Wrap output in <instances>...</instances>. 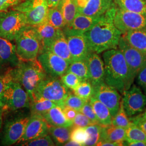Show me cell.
<instances>
[{
	"instance_id": "1",
	"label": "cell",
	"mask_w": 146,
	"mask_h": 146,
	"mask_svg": "<svg viewBox=\"0 0 146 146\" xmlns=\"http://www.w3.org/2000/svg\"><path fill=\"white\" fill-rule=\"evenodd\" d=\"M115 11L116 5L101 16L99 21L84 33L91 52L100 54L118 48L122 33L114 23Z\"/></svg>"
},
{
	"instance_id": "2",
	"label": "cell",
	"mask_w": 146,
	"mask_h": 146,
	"mask_svg": "<svg viewBox=\"0 0 146 146\" xmlns=\"http://www.w3.org/2000/svg\"><path fill=\"white\" fill-rule=\"evenodd\" d=\"M104 82L123 94L133 84L130 69L123 54L117 49H112L104 52Z\"/></svg>"
},
{
	"instance_id": "3",
	"label": "cell",
	"mask_w": 146,
	"mask_h": 146,
	"mask_svg": "<svg viewBox=\"0 0 146 146\" xmlns=\"http://www.w3.org/2000/svg\"><path fill=\"white\" fill-rule=\"evenodd\" d=\"M11 72L13 79L25 89L31 100L38 84L47 76V74L37 59L20 61L19 65L12 69Z\"/></svg>"
},
{
	"instance_id": "4",
	"label": "cell",
	"mask_w": 146,
	"mask_h": 146,
	"mask_svg": "<svg viewBox=\"0 0 146 146\" xmlns=\"http://www.w3.org/2000/svg\"><path fill=\"white\" fill-rule=\"evenodd\" d=\"M70 93L58 78L48 75L38 84L31 100H48L55 102L62 108L64 107V100Z\"/></svg>"
},
{
	"instance_id": "5",
	"label": "cell",
	"mask_w": 146,
	"mask_h": 146,
	"mask_svg": "<svg viewBox=\"0 0 146 146\" xmlns=\"http://www.w3.org/2000/svg\"><path fill=\"white\" fill-rule=\"evenodd\" d=\"M15 41L16 51L20 61L35 60L41 52V45L34 27H26Z\"/></svg>"
},
{
	"instance_id": "6",
	"label": "cell",
	"mask_w": 146,
	"mask_h": 146,
	"mask_svg": "<svg viewBox=\"0 0 146 146\" xmlns=\"http://www.w3.org/2000/svg\"><path fill=\"white\" fill-rule=\"evenodd\" d=\"M31 106V99L26 91L18 82L12 79L6 86L0 99V107L3 111H15Z\"/></svg>"
},
{
	"instance_id": "7",
	"label": "cell",
	"mask_w": 146,
	"mask_h": 146,
	"mask_svg": "<svg viewBox=\"0 0 146 146\" xmlns=\"http://www.w3.org/2000/svg\"><path fill=\"white\" fill-rule=\"evenodd\" d=\"M26 19L23 13L13 9L0 12V37L14 41L26 27Z\"/></svg>"
},
{
	"instance_id": "8",
	"label": "cell",
	"mask_w": 146,
	"mask_h": 146,
	"mask_svg": "<svg viewBox=\"0 0 146 146\" xmlns=\"http://www.w3.org/2000/svg\"><path fill=\"white\" fill-rule=\"evenodd\" d=\"M13 8L23 13L28 25L33 27L46 21L49 9L46 0H26Z\"/></svg>"
},
{
	"instance_id": "9",
	"label": "cell",
	"mask_w": 146,
	"mask_h": 146,
	"mask_svg": "<svg viewBox=\"0 0 146 146\" xmlns=\"http://www.w3.org/2000/svg\"><path fill=\"white\" fill-rule=\"evenodd\" d=\"M31 115L19 114L5 121L1 139L2 145L11 146L19 142L24 134Z\"/></svg>"
},
{
	"instance_id": "10",
	"label": "cell",
	"mask_w": 146,
	"mask_h": 146,
	"mask_svg": "<svg viewBox=\"0 0 146 146\" xmlns=\"http://www.w3.org/2000/svg\"><path fill=\"white\" fill-rule=\"evenodd\" d=\"M114 23L122 34L128 31L146 29V15L123 10L116 6Z\"/></svg>"
},
{
	"instance_id": "11",
	"label": "cell",
	"mask_w": 146,
	"mask_h": 146,
	"mask_svg": "<svg viewBox=\"0 0 146 146\" xmlns=\"http://www.w3.org/2000/svg\"><path fill=\"white\" fill-rule=\"evenodd\" d=\"M123 95V106L128 117L138 115L146 109V95L135 84H132Z\"/></svg>"
},
{
	"instance_id": "12",
	"label": "cell",
	"mask_w": 146,
	"mask_h": 146,
	"mask_svg": "<svg viewBox=\"0 0 146 146\" xmlns=\"http://www.w3.org/2000/svg\"><path fill=\"white\" fill-rule=\"evenodd\" d=\"M118 48L123 54L131 75L135 79L138 73L146 64V53L131 47L122 36L120 37Z\"/></svg>"
},
{
	"instance_id": "13",
	"label": "cell",
	"mask_w": 146,
	"mask_h": 146,
	"mask_svg": "<svg viewBox=\"0 0 146 146\" xmlns=\"http://www.w3.org/2000/svg\"><path fill=\"white\" fill-rule=\"evenodd\" d=\"M47 75L61 77L68 70L69 63L49 51L40 53L37 58Z\"/></svg>"
},
{
	"instance_id": "14",
	"label": "cell",
	"mask_w": 146,
	"mask_h": 146,
	"mask_svg": "<svg viewBox=\"0 0 146 146\" xmlns=\"http://www.w3.org/2000/svg\"><path fill=\"white\" fill-rule=\"evenodd\" d=\"M93 97L99 100L108 108L111 117L118 111L121 98L117 89L103 82L94 87Z\"/></svg>"
},
{
	"instance_id": "15",
	"label": "cell",
	"mask_w": 146,
	"mask_h": 146,
	"mask_svg": "<svg viewBox=\"0 0 146 146\" xmlns=\"http://www.w3.org/2000/svg\"><path fill=\"white\" fill-rule=\"evenodd\" d=\"M62 31L68 42L73 61L85 60L91 51L84 34Z\"/></svg>"
},
{
	"instance_id": "16",
	"label": "cell",
	"mask_w": 146,
	"mask_h": 146,
	"mask_svg": "<svg viewBox=\"0 0 146 146\" xmlns=\"http://www.w3.org/2000/svg\"><path fill=\"white\" fill-rule=\"evenodd\" d=\"M20 62L16 51L15 45L11 41L0 37V74L15 68Z\"/></svg>"
},
{
	"instance_id": "17",
	"label": "cell",
	"mask_w": 146,
	"mask_h": 146,
	"mask_svg": "<svg viewBox=\"0 0 146 146\" xmlns=\"http://www.w3.org/2000/svg\"><path fill=\"white\" fill-rule=\"evenodd\" d=\"M49 125L42 115H31L24 134L17 143L47 135L49 134Z\"/></svg>"
},
{
	"instance_id": "18",
	"label": "cell",
	"mask_w": 146,
	"mask_h": 146,
	"mask_svg": "<svg viewBox=\"0 0 146 146\" xmlns=\"http://www.w3.org/2000/svg\"><path fill=\"white\" fill-rule=\"evenodd\" d=\"M85 61L88 69L89 81L93 86L104 82V62L99 54L89 52Z\"/></svg>"
},
{
	"instance_id": "19",
	"label": "cell",
	"mask_w": 146,
	"mask_h": 146,
	"mask_svg": "<svg viewBox=\"0 0 146 146\" xmlns=\"http://www.w3.org/2000/svg\"><path fill=\"white\" fill-rule=\"evenodd\" d=\"M101 17V16L96 17L85 15L78 12L73 21L64 27L62 31L84 34L94 26L99 21Z\"/></svg>"
},
{
	"instance_id": "20",
	"label": "cell",
	"mask_w": 146,
	"mask_h": 146,
	"mask_svg": "<svg viewBox=\"0 0 146 146\" xmlns=\"http://www.w3.org/2000/svg\"><path fill=\"white\" fill-rule=\"evenodd\" d=\"M34 27L41 45V52L47 50L52 41L62 31L55 28L46 21Z\"/></svg>"
},
{
	"instance_id": "21",
	"label": "cell",
	"mask_w": 146,
	"mask_h": 146,
	"mask_svg": "<svg viewBox=\"0 0 146 146\" xmlns=\"http://www.w3.org/2000/svg\"><path fill=\"white\" fill-rule=\"evenodd\" d=\"M115 5L113 0H89L85 6L78 9V12L90 16H101Z\"/></svg>"
},
{
	"instance_id": "22",
	"label": "cell",
	"mask_w": 146,
	"mask_h": 146,
	"mask_svg": "<svg viewBox=\"0 0 146 146\" xmlns=\"http://www.w3.org/2000/svg\"><path fill=\"white\" fill-rule=\"evenodd\" d=\"M46 51L51 52L57 55L69 63L73 61L68 47V42L62 31L52 41Z\"/></svg>"
},
{
	"instance_id": "23",
	"label": "cell",
	"mask_w": 146,
	"mask_h": 146,
	"mask_svg": "<svg viewBox=\"0 0 146 146\" xmlns=\"http://www.w3.org/2000/svg\"><path fill=\"white\" fill-rule=\"evenodd\" d=\"M126 140L125 129L110 125L103 126L101 139L100 141H108L115 142L119 146H124V142Z\"/></svg>"
},
{
	"instance_id": "24",
	"label": "cell",
	"mask_w": 146,
	"mask_h": 146,
	"mask_svg": "<svg viewBox=\"0 0 146 146\" xmlns=\"http://www.w3.org/2000/svg\"><path fill=\"white\" fill-rule=\"evenodd\" d=\"M121 36L131 47L146 53V29L128 31Z\"/></svg>"
},
{
	"instance_id": "25",
	"label": "cell",
	"mask_w": 146,
	"mask_h": 146,
	"mask_svg": "<svg viewBox=\"0 0 146 146\" xmlns=\"http://www.w3.org/2000/svg\"><path fill=\"white\" fill-rule=\"evenodd\" d=\"M43 116L49 126L73 127V122L67 119L62 108L58 106L52 108Z\"/></svg>"
},
{
	"instance_id": "26",
	"label": "cell",
	"mask_w": 146,
	"mask_h": 146,
	"mask_svg": "<svg viewBox=\"0 0 146 146\" xmlns=\"http://www.w3.org/2000/svg\"><path fill=\"white\" fill-rule=\"evenodd\" d=\"M89 102L92 105L100 125L103 126L111 125V115L108 108L99 100L92 97Z\"/></svg>"
},
{
	"instance_id": "27",
	"label": "cell",
	"mask_w": 146,
	"mask_h": 146,
	"mask_svg": "<svg viewBox=\"0 0 146 146\" xmlns=\"http://www.w3.org/2000/svg\"><path fill=\"white\" fill-rule=\"evenodd\" d=\"M115 5L122 9L146 15V0H113Z\"/></svg>"
},
{
	"instance_id": "28",
	"label": "cell",
	"mask_w": 146,
	"mask_h": 146,
	"mask_svg": "<svg viewBox=\"0 0 146 146\" xmlns=\"http://www.w3.org/2000/svg\"><path fill=\"white\" fill-rule=\"evenodd\" d=\"M56 7L62 14L66 26L73 21L78 12V7L74 0H60Z\"/></svg>"
},
{
	"instance_id": "29",
	"label": "cell",
	"mask_w": 146,
	"mask_h": 146,
	"mask_svg": "<svg viewBox=\"0 0 146 146\" xmlns=\"http://www.w3.org/2000/svg\"><path fill=\"white\" fill-rule=\"evenodd\" d=\"M72 127L63 126H49V133L58 146H64V145L70 140V131Z\"/></svg>"
},
{
	"instance_id": "30",
	"label": "cell",
	"mask_w": 146,
	"mask_h": 146,
	"mask_svg": "<svg viewBox=\"0 0 146 146\" xmlns=\"http://www.w3.org/2000/svg\"><path fill=\"white\" fill-rule=\"evenodd\" d=\"M103 125L99 123H92L85 127L88 134V138L85 142L84 146H96L101 141Z\"/></svg>"
},
{
	"instance_id": "31",
	"label": "cell",
	"mask_w": 146,
	"mask_h": 146,
	"mask_svg": "<svg viewBox=\"0 0 146 146\" xmlns=\"http://www.w3.org/2000/svg\"><path fill=\"white\" fill-rule=\"evenodd\" d=\"M58 106L55 102L48 100L41 99L31 102V115H44L52 108Z\"/></svg>"
},
{
	"instance_id": "32",
	"label": "cell",
	"mask_w": 146,
	"mask_h": 146,
	"mask_svg": "<svg viewBox=\"0 0 146 146\" xmlns=\"http://www.w3.org/2000/svg\"><path fill=\"white\" fill-rule=\"evenodd\" d=\"M67 71L77 75L81 81L89 80L88 69L85 60L73 61L69 64Z\"/></svg>"
},
{
	"instance_id": "33",
	"label": "cell",
	"mask_w": 146,
	"mask_h": 146,
	"mask_svg": "<svg viewBox=\"0 0 146 146\" xmlns=\"http://www.w3.org/2000/svg\"><path fill=\"white\" fill-rule=\"evenodd\" d=\"M46 22L56 28L62 29L66 23L62 13L57 7L49 8Z\"/></svg>"
},
{
	"instance_id": "34",
	"label": "cell",
	"mask_w": 146,
	"mask_h": 146,
	"mask_svg": "<svg viewBox=\"0 0 146 146\" xmlns=\"http://www.w3.org/2000/svg\"><path fill=\"white\" fill-rule=\"evenodd\" d=\"M131 123L132 122L125 113L121 99L118 111L113 117H111V125L126 129L130 126Z\"/></svg>"
},
{
	"instance_id": "35",
	"label": "cell",
	"mask_w": 146,
	"mask_h": 146,
	"mask_svg": "<svg viewBox=\"0 0 146 146\" xmlns=\"http://www.w3.org/2000/svg\"><path fill=\"white\" fill-rule=\"evenodd\" d=\"M73 91L74 94L80 98L86 101H89L93 95L94 87L89 80L82 81L78 86Z\"/></svg>"
},
{
	"instance_id": "36",
	"label": "cell",
	"mask_w": 146,
	"mask_h": 146,
	"mask_svg": "<svg viewBox=\"0 0 146 146\" xmlns=\"http://www.w3.org/2000/svg\"><path fill=\"white\" fill-rule=\"evenodd\" d=\"M125 133L126 140L125 141L131 142L140 141L146 142V133L133 123H132L130 126L125 129Z\"/></svg>"
},
{
	"instance_id": "37",
	"label": "cell",
	"mask_w": 146,
	"mask_h": 146,
	"mask_svg": "<svg viewBox=\"0 0 146 146\" xmlns=\"http://www.w3.org/2000/svg\"><path fill=\"white\" fill-rule=\"evenodd\" d=\"M88 101L80 98L75 94L70 93L66 99L64 100V107H68L72 109L76 110L78 111L82 108L84 104Z\"/></svg>"
},
{
	"instance_id": "38",
	"label": "cell",
	"mask_w": 146,
	"mask_h": 146,
	"mask_svg": "<svg viewBox=\"0 0 146 146\" xmlns=\"http://www.w3.org/2000/svg\"><path fill=\"white\" fill-rule=\"evenodd\" d=\"M60 80L66 87L72 90L76 88L82 81L77 75L68 71L60 77Z\"/></svg>"
},
{
	"instance_id": "39",
	"label": "cell",
	"mask_w": 146,
	"mask_h": 146,
	"mask_svg": "<svg viewBox=\"0 0 146 146\" xmlns=\"http://www.w3.org/2000/svg\"><path fill=\"white\" fill-rule=\"evenodd\" d=\"M19 144L20 146H53L55 145L52 137L48 134L31 140L21 142Z\"/></svg>"
},
{
	"instance_id": "40",
	"label": "cell",
	"mask_w": 146,
	"mask_h": 146,
	"mask_svg": "<svg viewBox=\"0 0 146 146\" xmlns=\"http://www.w3.org/2000/svg\"><path fill=\"white\" fill-rule=\"evenodd\" d=\"M87 138L88 134L84 128L73 127L71 129L70 140L78 142L81 146H84Z\"/></svg>"
},
{
	"instance_id": "41",
	"label": "cell",
	"mask_w": 146,
	"mask_h": 146,
	"mask_svg": "<svg viewBox=\"0 0 146 146\" xmlns=\"http://www.w3.org/2000/svg\"><path fill=\"white\" fill-rule=\"evenodd\" d=\"M80 111L86 115L93 123H99L97 117L95 115L94 110L89 102V100L84 104Z\"/></svg>"
},
{
	"instance_id": "42",
	"label": "cell",
	"mask_w": 146,
	"mask_h": 146,
	"mask_svg": "<svg viewBox=\"0 0 146 146\" xmlns=\"http://www.w3.org/2000/svg\"><path fill=\"white\" fill-rule=\"evenodd\" d=\"M130 121L146 134V108L143 111L129 118Z\"/></svg>"
},
{
	"instance_id": "43",
	"label": "cell",
	"mask_w": 146,
	"mask_h": 146,
	"mask_svg": "<svg viewBox=\"0 0 146 146\" xmlns=\"http://www.w3.org/2000/svg\"><path fill=\"white\" fill-rule=\"evenodd\" d=\"M92 121L80 111H78L73 121V127L85 128L87 126L92 124Z\"/></svg>"
},
{
	"instance_id": "44",
	"label": "cell",
	"mask_w": 146,
	"mask_h": 146,
	"mask_svg": "<svg viewBox=\"0 0 146 146\" xmlns=\"http://www.w3.org/2000/svg\"><path fill=\"white\" fill-rule=\"evenodd\" d=\"M11 70L5 73L0 74V99L5 91L7 84L13 79Z\"/></svg>"
},
{
	"instance_id": "45",
	"label": "cell",
	"mask_w": 146,
	"mask_h": 146,
	"mask_svg": "<svg viewBox=\"0 0 146 146\" xmlns=\"http://www.w3.org/2000/svg\"><path fill=\"white\" fill-rule=\"evenodd\" d=\"M136 76L137 83L146 95V64L141 69Z\"/></svg>"
},
{
	"instance_id": "46",
	"label": "cell",
	"mask_w": 146,
	"mask_h": 146,
	"mask_svg": "<svg viewBox=\"0 0 146 146\" xmlns=\"http://www.w3.org/2000/svg\"><path fill=\"white\" fill-rule=\"evenodd\" d=\"M20 0H0V12L8 10L19 3Z\"/></svg>"
},
{
	"instance_id": "47",
	"label": "cell",
	"mask_w": 146,
	"mask_h": 146,
	"mask_svg": "<svg viewBox=\"0 0 146 146\" xmlns=\"http://www.w3.org/2000/svg\"><path fill=\"white\" fill-rule=\"evenodd\" d=\"M62 110L63 113L67 119L73 122V120L74 119L75 116L78 113V111L66 106L62 108Z\"/></svg>"
},
{
	"instance_id": "48",
	"label": "cell",
	"mask_w": 146,
	"mask_h": 146,
	"mask_svg": "<svg viewBox=\"0 0 146 146\" xmlns=\"http://www.w3.org/2000/svg\"><path fill=\"white\" fill-rule=\"evenodd\" d=\"M124 146H146V142L140 141H131V142L125 141Z\"/></svg>"
},
{
	"instance_id": "49",
	"label": "cell",
	"mask_w": 146,
	"mask_h": 146,
	"mask_svg": "<svg viewBox=\"0 0 146 146\" xmlns=\"http://www.w3.org/2000/svg\"><path fill=\"white\" fill-rule=\"evenodd\" d=\"M96 146H120L119 145L115 142H111L108 141H100Z\"/></svg>"
},
{
	"instance_id": "50",
	"label": "cell",
	"mask_w": 146,
	"mask_h": 146,
	"mask_svg": "<svg viewBox=\"0 0 146 146\" xmlns=\"http://www.w3.org/2000/svg\"><path fill=\"white\" fill-rule=\"evenodd\" d=\"M78 7V9L84 7L89 0H74Z\"/></svg>"
},
{
	"instance_id": "51",
	"label": "cell",
	"mask_w": 146,
	"mask_h": 146,
	"mask_svg": "<svg viewBox=\"0 0 146 146\" xmlns=\"http://www.w3.org/2000/svg\"><path fill=\"white\" fill-rule=\"evenodd\" d=\"M48 5L49 8L56 7L60 0H46Z\"/></svg>"
},
{
	"instance_id": "52",
	"label": "cell",
	"mask_w": 146,
	"mask_h": 146,
	"mask_svg": "<svg viewBox=\"0 0 146 146\" xmlns=\"http://www.w3.org/2000/svg\"><path fill=\"white\" fill-rule=\"evenodd\" d=\"M64 146H81V144L78 143V142H76V141H73V140H69V141L66 142Z\"/></svg>"
},
{
	"instance_id": "53",
	"label": "cell",
	"mask_w": 146,
	"mask_h": 146,
	"mask_svg": "<svg viewBox=\"0 0 146 146\" xmlns=\"http://www.w3.org/2000/svg\"><path fill=\"white\" fill-rule=\"evenodd\" d=\"M3 111L2 109L0 107V130L2 126V115H3Z\"/></svg>"
}]
</instances>
